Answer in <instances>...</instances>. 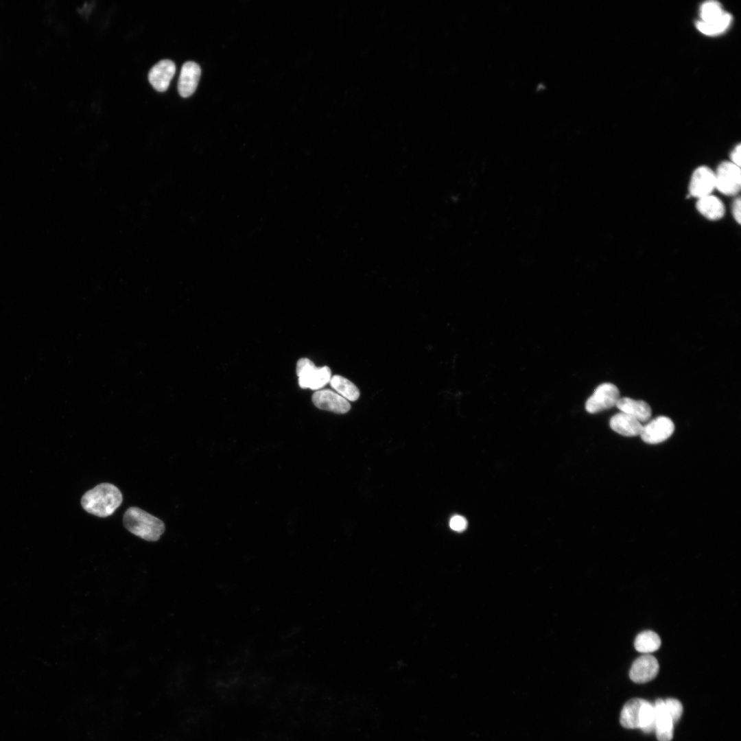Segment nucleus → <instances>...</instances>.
<instances>
[{
    "label": "nucleus",
    "mask_w": 741,
    "mask_h": 741,
    "mask_svg": "<svg viewBox=\"0 0 741 741\" xmlns=\"http://www.w3.org/2000/svg\"><path fill=\"white\" fill-rule=\"evenodd\" d=\"M296 375L301 388L319 390L329 383L331 371L328 366L317 367L306 357L301 358L296 364Z\"/></svg>",
    "instance_id": "nucleus-3"
},
{
    "label": "nucleus",
    "mask_w": 741,
    "mask_h": 741,
    "mask_svg": "<svg viewBox=\"0 0 741 741\" xmlns=\"http://www.w3.org/2000/svg\"><path fill=\"white\" fill-rule=\"evenodd\" d=\"M696 209L701 215L710 220L721 219L725 212L722 202L712 194L698 199Z\"/></svg>",
    "instance_id": "nucleus-16"
},
{
    "label": "nucleus",
    "mask_w": 741,
    "mask_h": 741,
    "mask_svg": "<svg viewBox=\"0 0 741 741\" xmlns=\"http://www.w3.org/2000/svg\"><path fill=\"white\" fill-rule=\"evenodd\" d=\"M715 173L716 189L726 196L736 195L740 190V167L731 161L721 163Z\"/></svg>",
    "instance_id": "nucleus-5"
},
{
    "label": "nucleus",
    "mask_w": 741,
    "mask_h": 741,
    "mask_svg": "<svg viewBox=\"0 0 741 741\" xmlns=\"http://www.w3.org/2000/svg\"><path fill=\"white\" fill-rule=\"evenodd\" d=\"M123 524L132 534L148 541H158L165 529L162 520L133 506L124 513Z\"/></svg>",
    "instance_id": "nucleus-2"
},
{
    "label": "nucleus",
    "mask_w": 741,
    "mask_h": 741,
    "mask_svg": "<svg viewBox=\"0 0 741 741\" xmlns=\"http://www.w3.org/2000/svg\"><path fill=\"white\" fill-rule=\"evenodd\" d=\"M673 421L664 416H657L643 426L640 436L648 444H658L667 440L674 432Z\"/></svg>",
    "instance_id": "nucleus-7"
},
{
    "label": "nucleus",
    "mask_w": 741,
    "mask_h": 741,
    "mask_svg": "<svg viewBox=\"0 0 741 741\" xmlns=\"http://www.w3.org/2000/svg\"><path fill=\"white\" fill-rule=\"evenodd\" d=\"M732 21V16L729 13L725 12L718 21L707 23L702 21L696 23L697 29L703 34L715 36L720 34L729 27Z\"/></svg>",
    "instance_id": "nucleus-19"
},
{
    "label": "nucleus",
    "mask_w": 741,
    "mask_h": 741,
    "mask_svg": "<svg viewBox=\"0 0 741 741\" xmlns=\"http://www.w3.org/2000/svg\"><path fill=\"white\" fill-rule=\"evenodd\" d=\"M201 75V69L195 62H186L182 67L178 91L183 97L191 96L196 89Z\"/></svg>",
    "instance_id": "nucleus-13"
},
{
    "label": "nucleus",
    "mask_w": 741,
    "mask_h": 741,
    "mask_svg": "<svg viewBox=\"0 0 741 741\" xmlns=\"http://www.w3.org/2000/svg\"><path fill=\"white\" fill-rule=\"evenodd\" d=\"M740 209H741V201H740V198L738 197L733 201V205H732V213H733L734 219L736 220V221L738 224H740V220H741Z\"/></svg>",
    "instance_id": "nucleus-23"
},
{
    "label": "nucleus",
    "mask_w": 741,
    "mask_h": 741,
    "mask_svg": "<svg viewBox=\"0 0 741 741\" xmlns=\"http://www.w3.org/2000/svg\"><path fill=\"white\" fill-rule=\"evenodd\" d=\"M449 526L454 531L462 532L467 528V521L462 516L454 515L449 521Z\"/></svg>",
    "instance_id": "nucleus-22"
},
{
    "label": "nucleus",
    "mask_w": 741,
    "mask_h": 741,
    "mask_svg": "<svg viewBox=\"0 0 741 741\" xmlns=\"http://www.w3.org/2000/svg\"><path fill=\"white\" fill-rule=\"evenodd\" d=\"M618 388L612 383L599 385L592 395L587 400L586 410L591 414L609 409L615 405L620 397Z\"/></svg>",
    "instance_id": "nucleus-6"
},
{
    "label": "nucleus",
    "mask_w": 741,
    "mask_h": 741,
    "mask_svg": "<svg viewBox=\"0 0 741 741\" xmlns=\"http://www.w3.org/2000/svg\"><path fill=\"white\" fill-rule=\"evenodd\" d=\"M652 704L648 701L634 698L627 701L620 714V723L626 729H641L650 719Z\"/></svg>",
    "instance_id": "nucleus-4"
},
{
    "label": "nucleus",
    "mask_w": 741,
    "mask_h": 741,
    "mask_svg": "<svg viewBox=\"0 0 741 741\" xmlns=\"http://www.w3.org/2000/svg\"><path fill=\"white\" fill-rule=\"evenodd\" d=\"M659 669L657 659L649 654H644L633 663L629 671L631 679L637 683H644L652 680Z\"/></svg>",
    "instance_id": "nucleus-10"
},
{
    "label": "nucleus",
    "mask_w": 741,
    "mask_h": 741,
    "mask_svg": "<svg viewBox=\"0 0 741 741\" xmlns=\"http://www.w3.org/2000/svg\"><path fill=\"white\" fill-rule=\"evenodd\" d=\"M331 388L347 401H355L360 397V390L357 387L348 379L336 375L331 377L329 381Z\"/></svg>",
    "instance_id": "nucleus-17"
},
{
    "label": "nucleus",
    "mask_w": 741,
    "mask_h": 741,
    "mask_svg": "<svg viewBox=\"0 0 741 741\" xmlns=\"http://www.w3.org/2000/svg\"><path fill=\"white\" fill-rule=\"evenodd\" d=\"M666 707L673 720L675 723L681 718L683 713V705L681 703L673 698H669L664 700Z\"/></svg>",
    "instance_id": "nucleus-21"
},
{
    "label": "nucleus",
    "mask_w": 741,
    "mask_h": 741,
    "mask_svg": "<svg viewBox=\"0 0 741 741\" xmlns=\"http://www.w3.org/2000/svg\"><path fill=\"white\" fill-rule=\"evenodd\" d=\"M635 649L642 653L649 654L657 650L661 646L659 636L652 631L639 633L634 642Z\"/></svg>",
    "instance_id": "nucleus-18"
},
{
    "label": "nucleus",
    "mask_w": 741,
    "mask_h": 741,
    "mask_svg": "<svg viewBox=\"0 0 741 741\" xmlns=\"http://www.w3.org/2000/svg\"><path fill=\"white\" fill-rule=\"evenodd\" d=\"M725 13L718 1H709L703 3L700 8L702 22L709 23L719 20Z\"/></svg>",
    "instance_id": "nucleus-20"
},
{
    "label": "nucleus",
    "mask_w": 741,
    "mask_h": 741,
    "mask_svg": "<svg viewBox=\"0 0 741 741\" xmlns=\"http://www.w3.org/2000/svg\"><path fill=\"white\" fill-rule=\"evenodd\" d=\"M715 189L714 172L707 166L696 168L690 182V195L699 199L711 195Z\"/></svg>",
    "instance_id": "nucleus-8"
},
{
    "label": "nucleus",
    "mask_w": 741,
    "mask_h": 741,
    "mask_svg": "<svg viewBox=\"0 0 741 741\" xmlns=\"http://www.w3.org/2000/svg\"><path fill=\"white\" fill-rule=\"evenodd\" d=\"M622 412L627 414L639 422H646L651 416L650 405L643 400L629 397L620 398L615 405Z\"/></svg>",
    "instance_id": "nucleus-14"
},
{
    "label": "nucleus",
    "mask_w": 741,
    "mask_h": 741,
    "mask_svg": "<svg viewBox=\"0 0 741 741\" xmlns=\"http://www.w3.org/2000/svg\"><path fill=\"white\" fill-rule=\"evenodd\" d=\"M122 500L120 490L113 484L104 482L86 491L82 497L81 504L87 513L106 517L114 513Z\"/></svg>",
    "instance_id": "nucleus-1"
},
{
    "label": "nucleus",
    "mask_w": 741,
    "mask_h": 741,
    "mask_svg": "<svg viewBox=\"0 0 741 741\" xmlns=\"http://www.w3.org/2000/svg\"><path fill=\"white\" fill-rule=\"evenodd\" d=\"M655 720V732L659 741H670L673 737L674 724L664 703L659 698L653 704Z\"/></svg>",
    "instance_id": "nucleus-11"
},
{
    "label": "nucleus",
    "mask_w": 741,
    "mask_h": 741,
    "mask_svg": "<svg viewBox=\"0 0 741 741\" xmlns=\"http://www.w3.org/2000/svg\"><path fill=\"white\" fill-rule=\"evenodd\" d=\"M740 154L741 146L740 144H738L730 154L731 162L738 167L740 166Z\"/></svg>",
    "instance_id": "nucleus-24"
},
{
    "label": "nucleus",
    "mask_w": 741,
    "mask_h": 741,
    "mask_svg": "<svg viewBox=\"0 0 741 741\" xmlns=\"http://www.w3.org/2000/svg\"><path fill=\"white\" fill-rule=\"evenodd\" d=\"M609 424L613 430L624 436L639 435L643 427L638 420L622 412L613 415Z\"/></svg>",
    "instance_id": "nucleus-15"
},
{
    "label": "nucleus",
    "mask_w": 741,
    "mask_h": 741,
    "mask_svg": "<svg viewBox=\"0 0 741 741\" xmlns=\"http://www.w3.org/2000/svg\"><path fill=\"white\" fill-rule=\"evenodd\" d=\"M176 72V65L170 60H162L154 65L148 74L152 86L159 92L167 89Z\"/></svg>",
    "instance_id": "nucleus-12"
},
{
    "label": "nucleus",
    "mask_w": 741,
    "mask_h": 741,
    "mask_svg": "<svg viewBox=\"0 0 741 741\" xmlns=\"http://www.w3.org/2000/svg\"><path fill=\"white\" fill-rule=\"evenodd\" d=\"M311 399L316 408L337 414L346 413L351 408L346 399L336 392L328 389L316 390Z\"/></svg>",
    "instance_id": "nucleus-9"
}]
</instances>
